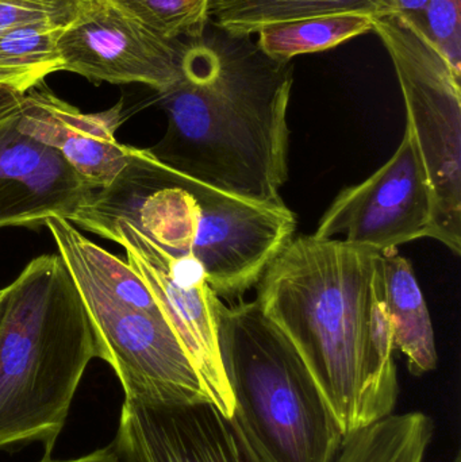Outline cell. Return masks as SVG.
Instances as JSON below:
<instances>
[{
	"label": "cell",
	"instance_id": "22",
	"mask_svg": "<svg viewBox=\"0 0 461 462\" xmlns=\"http://www.w3.org/2000/svg\"><path fill=\"white\" fill-rule=\"evenodd\" d=\"M40 462H122L121 458L114 450L113 445L103 448V449L95 450L94 453L83 456V457L73 458V460H51V455L45 453L42 460Z\"/></svg>",
	"mask_w": 461,
	"mask_h": 462
},
{
	"label": "cell",
	"instance_id": "17",
	"mask_svg": "<svg viewBox=\"0 0 461 462\" xmlns=\"http://www.w3.org/2000/svg\"><path fill=\"white\" fill-rule=\"evenodd\" d=\"M375 19L364 14H336L279 22L259 30L257 45L276 61H291L302 54L318 53L357 35L373 32Z\"/></svg>",
	"mask_w": 461,
	"mask_h": 462
},
{
	"label": "cell",
	"instance_id": "21",
	"mask_svg": "<svg viewBox=\"0 0 461 462\" xmlns=\"http://www.w3.org/2000/svg\"><path fill=\"white\" fill-rule=\"evenodd\" d=\"M413 23L461 76V0H429L422 18Z\"/></svg>",
	"mask_w": 461,
	"mask_h": 462
},
{
	"label": "cell",
	"instance_id": "2",
	"mask_svg": "<svg viewBox=\"0 0 461 462\" xmlns=\"http://www.w3.org/2000/svg\"><path fill=\"white\" fill-rule=\"evenodd\" d=\"M291 61L263 53L252 35L217 26L183 41L180 78L161 92L164 138L149 152L181 175L243 199L283 203Z\"/></svg>",
	"mask_w": 461,
	"mask_h": 462
},
{
	"label": "cell",
	"instance_id": "3",
	"mask_svg": "<svg viewBox=\"0 0 461 462\" xmlns=\"http://www.w3.org/2000/svg\"><path fill=\"white\" fill-rule=\"evenodd\" d=\"M81 229L124 222L175 257H192L219 299H241L294 236L284 203H256L176 172L149 149L130 148L124 170L69 219Z\"/></svg>",
	"mask_w": 461,
	"mask_h": 462
},
{
	"label": "cell",
	"instance_id": "1",
	"mask_svg": "<svg viewBox=\"0 0 461 462\" xmlns=\"http://www.w3.org/2000/svg\"><path fill=\"white\" fill-rule=\"evenodd\" d=\"M257 285V303L300 353L344 439L394 414L400 388L382 253L298 236Z\"/></svg>",
	"mask_w": 461,
	"mask_h": 462
},
{
	"label": "cell",
	"instance_id": "14",
	"mask_svg": "<svg viewBox=\"0 0 461 462\" xmlns=\"http://www.w3.org/2000/svg\"><path fill=\"white\" fill-rule=\"evenodd\" d=\"M386 304L394 350H400L414 376L438 366L435 331L429 310L408 258L394 252L383 254Z\"/></svg>",
	"mask_w": 461,
	"mask_h": 462
},
{
	"label": "cell",
	"instance_id": "12",
	"mask_svg": "<svg viewBox=\"0 0 461 462\" xmlns=\"http://www.w3.org/2000/svg\"><path fill=\"white\" fill-rule=\"evenodd\" d=\"M113 448L122 462H259L232 420L210 402L124 399Z\"/></svg>",
	"mask_w": 461,
	"mask_h": 462
},
{
	"label": "cell",
	"instance_id": "8",
	"mask_svg": "<svg viewBox=\"0 0 461 462\" xmlns=\"http://www.w3.org/2000/svg\"><path fill=\"white\" fill-rule=\"evenodd\" d=\"M121 245L129 265L140 274L165 319L199 372L211 403L232 418L235 401L219 357L214 303L218 296L192 257H175L124 222H97L83 227Z\"/></svg>",
	"mask_w": 461,
	"mask_h": 462
},
{
	"label": "cell",
	"instance_id": "5",
	"mask_svg": "<svg viewBox=\"0 0 461 462\" xmlns=\"http://www.w3.org/2000/svg\"><path fill=\"white\" fill-rule=\"evenodd\" d=\"M232 422L259 462H335L344 436L286 334L257 300L214 303Z\"/></svg>",
	"mask_w": 461,
	"mask_h": 462
},
{
	"label": "cell",
	"instance_id": "24",
	"mask_svg": "<svg viewBox=\"0 0 461 462\" xmlns=\"http://www.w3.org/2000/svg\"><path fill=\"white\" fill-rule=\"evenodd\" d=\"M5 296H7V287L0 290V318H2L3 309H5Z\"/></svg>",
	"mask_w": 461,
	"mask_h": 462
},
{
	"label": "cell",
	"instance_id": "13",
	"mask_svg": "<svg viewBox=\"0 0 461 462\" xmlns=\"http://www.w3.org/2000/svg\"><path fill=\"white\" fill-rule=\"evenodd\" d=\"M122 122V103L103 113H81L42 84L18 97L19 129L59 152L97 189L110 184L126 164L132 146L115 138Z\"/></svg>",
	"mask_w": 461,
	"mask_h": 462
},
{
	"label": "cell",
	"instance_id": "18",
	"mask_svg": "<svg viewBox=\"0 0 461 462\" xmlns=\"http://www.w3.org/2000/svg\"><path fill=\"white\" fill-rule=\"evenodd\" d=\"M62 29L32 24L0 35V91L24 94L61 70L57 41Z\"/></svg>",
	"mask_w": 461,
	"mask_h": 462
},
{
	"label": "cell",
	"instance_id": "10",
	"mask_svg": "<svg viewBox=\"0 0 461 462\" xmlns=\"http://www.w3.org/2000/svg\"><path fill=\"white\" fill-rule=\"evenodd\" d=\"M183 41H168L97 0H87L57 41L61 70L94 81L145 84L159 94L180 78Z\"/></svg>",
	"mask_w": 461,
	"mask_h": 462
},
{
	"label": "cell",
	"instance_id": "25",
	"mask_svg": "<svg viewBox=\"0 0 461 462\" xmlns=\"http://www.w3.org/2000/svg\"><path fill=\"white\" fill-rule=\"evenodd\" d=\"M16 94H13V92L7 91H0V103L7 102L11 97H15Z\"/></svg>",
	"mask_w": 461,
	"mask_h": 462
},
{
	"label": "cell",
	"instance_id": "7",
	"mask_svg": "<svg viewBox=\"0 0 461 462\" xmlns=\"http://www.w3.org/2000/svg\"><path fill=\"white\" fill-rule=\"evenodd\" d=\"M73 282L94 325L100 358L115 372L124 399L211 403L197 366L164 317L114 303L87 282Z\"/></svg>",
	"mask_w": 461,
	"mask_h": 462
},
{
	"label": "cell",
	"instance_id": "15",
	"mask_svg": "<svg viewBox=\"0 0 461 462\" xmlns=\"http://www.w3.org/2000/svg\"><path fill=\"white\" fill-rule=\"evenodd\" d=\"M395 13V0H211L210 21L232 34L254 35L279 22L336 14H364L379 19Z\"/></svg>",
	"mask_w": 461,
	"mask_h": 462
},
{
	"label": "cell",
	"instance_id": "19",
	"mask_svg": "<svg viewBox=\"0 0 461 462\" xmlns=\"http://www.w3.org/2000/svg\"><path fill=\"white\" fill-rule=\"evenodd\" d=\"M168 41L200 37L210 23L211 0H97Z\"/></svg>",
	"mask_w": 461,
	"mask_h": 462
},
{
	"label": "cell",
	"instance_id": "4",
	"mask_svg": "<svg viewBox=\"0 0 461 462\" xmlns=\"http://www.w3.org/2000/svg\"><path fill=\"white\" fill-rule=\"evenodd\" d=\"M94 358L97 333L61 255L30 261L0 318V449L41 442L51 455Z\"/></svg>",
	"mask_w": 461,
	"mask_h": 462
},
{
	"label": "cell",
	"instance_id": "16",
	"mask_svg": "<svg viewBox=\"0 0 461 462\" xmlns=\"http://www.w3.org/2000/svg\"><path fill=\"white\" fill-rule=\"evenodd\" d=\"M433 431L424 412L392 414L346 437L335 462H424Z\"/></svg>",
	"mask_w": 461,
	"mask_h": 462
},
{
	"label": "cell",
	"instance_id": "23",
	"mask_svg": "<svg viewBox=\"0 0 461 462\" xmlns=\"http://www.w3.org/2000/svg\"><path fill=\"white\" fill-rule=\"evenodd\" d=\"M395 3H397L395 14L405 16L409 21L417 22L424 15L429 0H395Z\"/></svg>",
	"mask_w": 461,
	"mask_h": 462
},
{
	"label": "cell",
	"instance_id": "20",
	"mask_svg": "<svg viewBox=\"0 0 461 462\" xmlns=\"http://www.w3.org/2000/svg\"><path fill=\"white\" fill-rule=\"evenodd\" d=\"M87 0H0V35L32 24L67 27Z\"/></svg>",
	"mask_w": 461,
	"mask_h": 462
},
{
	"label": "cell",
	"instance_id": "11",
	"mask_svg": "<svg viewBox=\"0 0 461 462\" xmlns=\"http://www.w3.org/2000/svg\"><path fill=\"white\" fill-rule=\"evenodd\" d=\"M18 97L0 103V229H38L51 217L69 221L97 189L19 129Z\"/></svg>",
	"mask_w": 461,
	"mask_h": 462
},
{
	"label": "cell",
	"instance_id": "6",
	"mask_svg": "<svg viewBox=\"0 0 461 462\" xmlns=\"http://www.w3.org/2000/svg\"><path fill=\"white\" fill-rule=\"evenodd\" d=\"M392 61L410 129L435 195L432 238L461 253V76L432 41L400 14L373 30Z\"/></svg>",
	"mask_w": 461,
	"mask_h": 462
},
{
	"label": "cell",
	"instance_id": "9",
	"mask_svg": "<svg viewBox=\"0 0 461 462\" xmlns=\"http://www.w3.org/2000/svg\"><path fill=\"white\" fill-rule=\"evenodd\" d=\"M435 195L410 129L392 159L367 180L348 187L319 221L316 238L336 239L384 253L433 236Z\"/></svg>",
	"mask_w": 461,
	"mask_h": 462
}]
</instances>
